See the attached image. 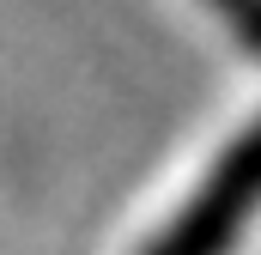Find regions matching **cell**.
I'll list each match as a JSON object with an SVG mask.
<instances>
[{"label": "cell", "instance_id": "1", "mask_svg": "<svg viewBox=\"0 0 261 255\" xmlns=\"http://www.w3.org/2000/svg\"><path fill=\"white\" fill-rule=\"evenodd\" d=\"M255 213H261V116L219 152V164L200 176L189 207L152 237L146 255H231V243L243 237Z\"/></svg>", "mask_w": 261, "mask_h": 255}, {"label": "cell", "instance_id": "2", "mask_svg": "<svg viewBox=\"0 0 261 255\" xmlns=\"http://www.w3.org/2000/svg\"><path fill=\"white\" fill-rule=\"evenodd\" d=\"M231 31H237V43L249 49V55H261V0H206Z\"/></svg>", "mask_w": 261, "mask_h": 255}]
</instances>
